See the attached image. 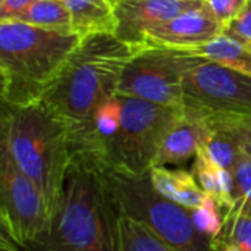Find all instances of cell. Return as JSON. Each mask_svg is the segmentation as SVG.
Wrapping results in <instances>:
<instances>
[{
	"label": "cell",
	"instance_id": "obj_1",
	"mask_svg": "<svg viewBox=\"0 0 251 251\" xmlns=\"http://www.w3.org/2000/svg\"><path fill=\"white\" fill-rule=\"evenodd\" d=\"M138 50L109 31L87 34L44 94L41 101L68 129L74 156L90 146L97 109L118 94L124 68Z\"/></svg>",
	"mask_w": 251,
	"mask_h": 251
},
{
	"label": "cell",
	"instance_id": "obj_2",
	"mask_svg": "<svg viewBox=\"0 0 251 251\" xmlns=\"http://www.w3.org/2000/svg\"><path fill=\"white\" fill-rule=\"evenodd\" d=\"M119 219L101 171L74 157L47 232L24 246L0 237V251H118Z\"/></svg>",
	"mask_w": 251,
	"mask_h": 251
},
{
	"label": "cell",
	"instance_id": "obj_3",
	"mask_svg": "<svg viewBox=\"0 0 251 251\" xmlns=\"http://www.w3.org/2000/svg\"><path fill=\"white\" fill-rule=\"evenodd\" d=\"M0 147L40 190L53 221L74 162L66 126L43 101L1 104Z\"/></svg>",
	"mask_w": 251,
	"mask_h": 251
},
{
	"label": "cell",
	"instance_id": "obj_4",
	"mask_svg": "<svg viewBox=\"0 0 251 251\" xmlns=\"http://www.w3.org/2000/svg\"><path fill=\"white\" fill-rule=\"evenodd\" d=\"M81 38L75 31L47 29L15 19L0 21L1 104L41 101Z\"/></svg>",
	"mask_w": 251,
	"mask_h": 251
},
{
	"label": "cell",
	"instance_id": "obj_5",
	"mask_svg": "<svg viewBox=\"0 0 251 251\" xmlns=\"http://www.w3.org/2000/svg\"><path fill=\"white\" fill-rule=\"evenodd\" d=\"M122 119L118 134L103 146L96 157L84 159L101 169L129 175H149L156 166L160 146L182 115V110L165 107L135 97L121 96Z\"/></svg>",
	"mask_w": 251,
	"mask_h": 251
},
{
	"label": "cell",
	"instance_id": "obj_6",
	"mask_svg": "<svg viewBox=\"0 0 251 251\" xmlns=\"http://www.w3.org/2000/svg\"><path fill=\"white\" fill-rule=\"evenodd\" d=\"M121 216L143 222L175 251H215L210 238L196 228L191 210L162 197L149 175H129L99 168Z\"/></svg>",
	"mask_w": 251,
	"mask_h": 251
},
{
	"label": "cell",
	"instance_id": "obj_7",
	"mask_svg": "<svg viewBox=\"0 0 251 251\" xmlns=\"http://www.w3.org/2000/svg\"><path fill=\"white\" fill-rule=\"evenodd\" d=\"M206 62L171 49H140L126 63L118 94L184 110V76Z\"/></svg>",
	"mask_w": 251,
	"mask_h": 251
},
{
	"label": "cell",
	"instance_id": "obj_8",
	"mask_svg": "<svg viewBox=\"0 0 251 251\" xmlns=\"http://www.w3.org/2000/svg\"><path fill=\"white\" fill-rule=\"evenodd\" d=\"M184 109L206 119L251 118V75L203 62L184 76Z\"/></svg>",
	"mask_w": 251,
	"mask_h": 251
},
{
	"label": "cell",
	"instance_id": "obj_9",
	"mask_svg": "<svg viewBox=\"0 0 251 251\" xmlns=\"http://www.w3.org/2000/svg\"><path fill=\"white\" fill-rule=\"evenodd\" d=\"M50 225L51 215L40 190L0 147V237L24 246L47 232Z\"/></svg>",
	"mask_w": 251,
	"mask_h": 251
},
{
	"label": "cell",
	"instance_id": "obj_10",
	"mask_svg": "<svg viewBox=\"0 0 251 251\" xmlns=\"http://www.w3.org/2000/svg\"><path fill=\"white\" fill-rule=\"evenodd\" d=\"M204 1L206 0H110L115 18L113 34L119 40L141 49L149 29L163 25Z\"/></svg>",
	"mask_w": 251,
	"mask_h": 251
},
{
	"label": "cell",
	"instance_id": "obj_11",
	"mask_svg": "<svg viewBox=\"0 0 251 251\" xmlns=\"http://www.w3.org/2000/svg\"><path fill=\"white\" fill-rule=\"evenodd\" d=\"M224 32V26L215 18L207 3L185 10L174 19L144 35L141 49L190 50L209 43Z\"/></svg>",
	"mask_w": 251,
	"mask_h": 251
},
{
	"label": "cell",
	"instance_id": "obj_12",
	"mask_svg": "<svg viewBox=\"0 0 251 251\" xmlns=\"http://www.w3.org/2000/svg\"><path fill=\"white\" fill-rule=\"evenodd\" d=\"M210 129L209 119L184 109L160 146L156 166L184 168L201 150Z\"/></svg>",
	"mask_w": 251,
	"mask_h": 251
},
{
	"label": "cell",
	"instance_id": "obj_13",
	"mask_svg": "<svg viewBox=\"0 0 251 251\" xmlns=\"http://www.w3.org/2000/svg\"><path fill=\"white\" fill-rule=\"evenodd\" d=\"M149 178L162 197L190 210L200 207L207 197L191 171L184 168L154 166L149 172Z\"/></svg>",
	"mask_w": 251,
	"mask_h": 251
},
{
	"label": "cell",
	"instance_id": "obj_14",
	"mask_svg": "<svg viewBox=\"0 0 251 251\" xmlns=\"http://www.w3.org/2000/svg\"><path fill=\"white\" fill-rule=\"evenodd\" d=\"M191 174L206 196L212 197L222 215L228 213L234 206V175L231 171L219 168L201 150L193 159Z\"/></svg>",
	"mask_w": 251,
	"mask_h": 251
},
{
	"label": "cell",
	"instance_id": "obj_15",
	"mask_svg": "<svg viewBox=\"0 0 251 251\" xmlns=\"http://www.w3.org/2000/svg\"><path fill=\"white\" fill-rule=\"evenodd\" d=\"M179 51L251 75V49L225 32L206 44Z\"/></svg>",
	"mask_w": 251,
	"mask_h": 251
},
{
	"label": "cell",
	"instance_id": "obj_16",
	"mask_svg": "<svg viewBox=\"0 0 251 251\" xmlns=\"http://www.w3.org/2000/svg\"><path fill=\"white\" fill-rule=\"evenodd\" d=\"M71 15L72 29L79 35L99 31L113 32L115 18L110 0H60Z\"/></svg>",
	"mask_w": 251,
	"mask_h": 251
},
{
	"label": "cell",
	"instance_id": "obj_17",
	"mask_svg": "<svg viewBox=\"0 0 251 251\" xmlns=\"http://www.w3.org/2000/svg\"><path fill=\"white\" fill-rule=\"evenodd\" d=\"M12 19L47 29L74 31L71 15L60 0H38Z\"/></svg>",
	"mask_w": 251,
	"mask_h": 251
},
{
	"label": "cell",
	"instance_id": "obj_18",
	"mask_svg": "<svg viewBox=\"0 0 251 251\" xmlns=\"http://www.w3.org/2000/svg\"><path fill=\"white\" fill-rule=\"evenodd\" d=\"M118 251H175L143 222L121 216Z\"/></svg>",
	"mask_w": 251,
	"mask_h": 251
},
{
	"label": "cell",
	"instance_id": "obj_19",
	"mask_svg": "<svg viewBox=\"0 0 251 251\" xmlns=\"http://www.w3.org/2000/svg\"><path fill=\"white\" fill-rule=\"evenodd\" d=\"M210 134L204 141L201 151L219 168L232 172L243 154V150L232 134L219 122L210 121Z\"/></svg>",
	"mask_w": 251,
	"mask_h": 251
},
{
	"label": "cell",
	"instance_id": "obj_20",
	"mask_svg": "<svg viewBox=\"0 0 251 251\" xmlns=\"http://www.w3.org/2000/svg\"><path fill=\"white\" fill-rule=\"evenodd\" d=\"M215 251L221 247H235L240 251H251V216L228 212L224 215L221 234L212 241Z\"/></svg>",
	"mask_w": 251,
	"mask_h": 251
},
{
	"label": "cell",
	"instance_id": "obj_21",
	"mask_svg": "<svg viewBox=\"0 0 251 251\" xmlns=\"http://www.w3.org/2000/svg\"><path fill=\"white\" fill-rule=\"evenodd\" d=\"M234 175V206L229 212L251 216V156L243 153Z\"/></svg>",
	"mask_w": 251,
	"mask_h": 251
},
{
	"label": "cell",
	"instance_id": "obj_22",
	"mask_svg": "<svg viewBox=\"0 0 251 251\" xmlns=\"http://www.w3.org/2000/svg\"><path fill=\"white\" fill-rule=\"evenodd\" d=\"M191 219L199 232H201L204 237L213 240L221 234L224 225V215L212 197L207 196L200 207L191 210Z\"/></svg>",
	"mask_w": 251,
	"mask_h": 251
},
{
	"label": "cell",
	"instance_id": "obj_23",
	"mask_svg": "<svg viewBox=\"0 0 251 251\" xmlns=\"http://www.w3.org/2000/svg\"><path fill=\"white\" fill-rule=\"evenodd\" d=\"M224 32L251 49V0H247L244 9L226 25Z\"/></svg>",
	"mask_w": 251,
	"mask_h": 251
},
{
	"label": "cell",
	"instance_id": "obj_24",
	"mask_svg": "<svg viewBox=\"0 0 251 251\" xmlns=\"http://www.w3.org/2000/svg\"><path fill=\"white\" fill-rule=\"evenodd\" d=\"M215 122H219L222 126H225L232 134V137L237 140V143L241 147L243 153L251 156V118L219 119V121H215Z\"/></svg>",
	"mask_w": 251,
	"mask_h": 251
},
{
	"label": "cell",
	"instance_id": "obj_25",
	"mask_svg": "<svg viewBox=\"0 0 251 251\" xmlns=\"http://www.w3.org/2000/svg\"><path fill=\"white\" fill-rule=\"evenodd\" d=\"M206 3L225 29L226 25L244 9L247 0H206Z\"/></svg>",
	"mask_w": 251,
	"mask_h": 251
},
{
	"label": "cell",
	"instance_id": "obj_26",
	"mask_svg": "<svg viewBox=\"0 0 251 251\" xmlns=\"http://www.w3.org/2000/svg\"><path fill=\"white\" fill-rule=\"evenodd\" d=\"M38 0H4L0 4V21L12 19Z\"/></svg>",
	"mask_w": 251,
	"mask_h": 251
},
{
	"label": "cell",
	"instance_id": "obj_27",
	"mask_svg": "<svg viewBox=\"0 0 251 251\" xmlns=\"http://www.w3.org/2000/svg\"><path fill=\"white\" fill-rule=\"evenodd\" d=\"M216 251H240V250H238V249H235V247L226 246V247H221V249H218Z\"/></svg>",
	"mask_w": 251,
	"mask_h": 251
},
{
	"label": "cell",
	"instance_id": "obj_28",
	"mask_svg": "<svg viewBox=\"0 0 251 251\" xmlns=\"http://www.w3.org/2000/svg\"><path fill=\"white\" fill-rule=\"evenodd\" d=\"M184 1H196V0H184Z\"/></svg>",
	"mask_w": 251,
	"mask_h": 251
},
{
	"label": "cell",
	"instance_id": "obj_29",
	"mask_svg": "<svg viewBox=\"0 0 251 251\" xmlns=\"http://www.w3.org/2000/svg\"><path fill=\"white\" fill-rule=\"evenodd\" d=\"M3 1H4V0H0V4H1V3H3Z\"/></svg>",
	"mask_w": 251,
	"mask_h": 251
}]
</instances>
